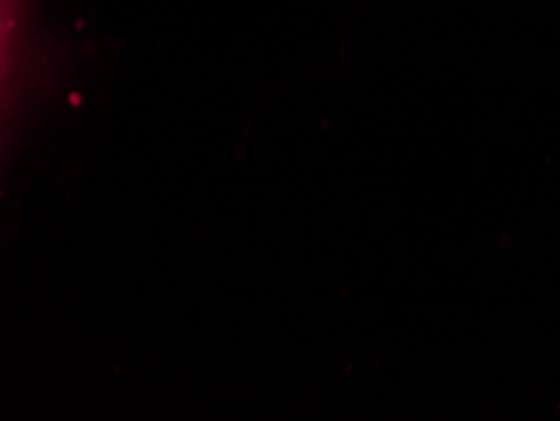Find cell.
<instances>
[{
	"label": "cell",
	"mask_w": 560,
	"mask_h": 421,
	"mask_svg": "<svg viewBox=\"0 0 560 421\" xmlns=\"http://www.w3.org/2000/svg\"><path fill=\"white\" fill-rule=\"evenodd\" d=\"M8 36H11V0H0V77L8 54Z\"/></svg>",
	"instance_id": "obj_1"
}]
</instances>
